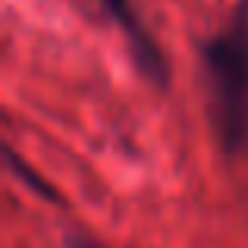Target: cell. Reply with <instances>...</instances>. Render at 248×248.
I'll return each instance as SVG.
<instances>
[{
    "instance_id": "obj_1",
    "label": "cell",
    "mask_w": 248,
    "mask_h": 248,
    "mask_svg": "<svg viewBox=\"0 0 248 248\" xmlns=\"http://www.w3.org/2000/svg\"><path fill=\"white\" fill-rule=\"evenodd\" d=\"M198 57L220 151L239 157L248 151V0H239L230 22L198 44Z\"/></svg>"
},
{
    "instance_id": "obj_2",
    "label": "cell",
    "mask_w": 248,
    "mask_h": 248,
    "mask_svg": "<svg viewBox=\"0 0 248 248\" xmlns=\"http://www.w3.org/2000/svg\"><path fill=\"white\" fill-rule=\"evenodd\" d=\"M101 6L120 25L123 38L129 44V57H132L135 69L141 73V79L151 82L154 88H170V60H167L164 47L157 44V38L145 29L132 0H101Z\"/></svg>"
},
{
    "instance_id": "obj_3",
    "label": "cell",
    "mask_w": 248,
    "mask_h": 248,
    "mask_svg": "<svg viewBox=\"0 0 248 248\" xmlns=\"http://www.w3.org/2000/svg\"><path fill=\"white\" fill-rule=\"evenodd\" d=\"M6 167H10V173L16 176L19 182H22L25 188H29L31 195H38V198H44V201H50V204H63V195L57 192L54 186H50L47 179H44L41 173H38L35 167L29 164V160H22V154L16 151V148H6Z\"/></svg>"
},
{
    "instance_id": "obj_4",
    "label": "cell",
    "mask_w": 248,
    "mask_h": 248,
    "mask_svg": "<svg viewBox=\"0 0 248 248\" xmlns=\"http://www.w3.org/2000/svg\"><path fill=\"white\" fill-rule=\"evenodd\" d=\"M66 248H104V245L88 239V236H82V232H76V236H66Z\"/></svg>"
}]
</instances>
